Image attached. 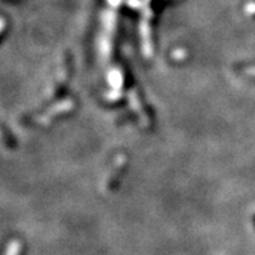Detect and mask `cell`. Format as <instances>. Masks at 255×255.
<instances>
[{"label": "cell", "mask_w": 255, "mask_h": 255, "mask_svg": "<svg viewBox=\"0 0 255 255\" xmlns=\"http://www.w3.org/2000/svg\"><path fill=\"white\" fill-rule=\"evenodd\" d=\"M21 253H22V244L17 241V240H14V241H12L8 245L4 255H21Z\"/></svg>", "instance_id": "cell-1"}]
</instances>
